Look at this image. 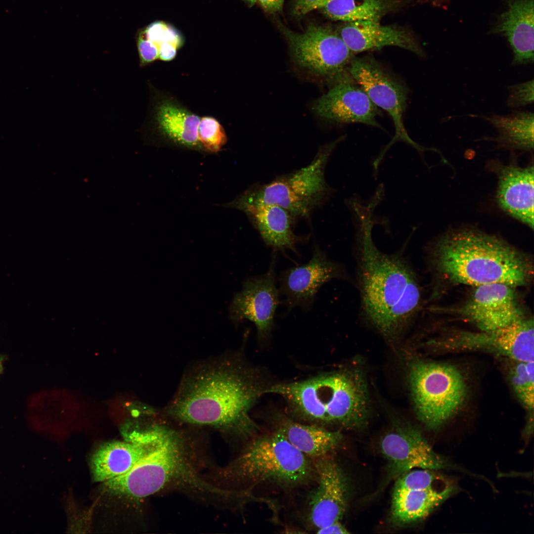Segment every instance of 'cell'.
Segmentation results:
<instances>
[{"instance_id":"6da1fadb","label":"cell","mask_w":534,"mask_h":534,"mask_svg":"<svg viewBox=\"0 0 534 534\" xmlns=\"http://www.w3.org/2000/svg\"><path fill=\"white\" fill-rule=\"evenodd\" d=\"M257 376L235 356L201 361L187 370L165 411L181 423L252 438L259 428L250 412L268 387Z\"/></svg>"},{"instance_id":"7a4b0ae2","label":"cell","mask_w":534,"mask_h":534,"mask_svg":"<svg viewBox=\"0 0 534 534\" xmlns=\"http://www.w3.org/2000/svg\"><path fill=\"white\" fill-rule=\"evenodd\" d=\"M372 226L357 227L359 278L364 316L387 337L399 334L414 318L421 295L416 277L399 254L379 250L371 236Z\"/></svg>"},{"instance_id":"3957f363","label":"cell","mask_w":534,"mask_h":534,"mask_svg":"<svg viewBox=\"0 0 534 534\" xmlns=\"http://www.w3.org/2000/svg\"><path fill=\"white\" fill-rule=\"evenodd\" d=\"M433 262L451 282L475 286L501 283L526 285L533 265L522 253L501 239L466 229L446 234L436 243Z\"/></svg>"},{"instance_id":"277c9868","label":"cell","mask_w":534,"mask_h":534,"mask_svg":"<svg viewBox=\"0 0 534 534\" xmlns=\"http://www.w3.org/2000/svg\"><path fill=\"white\" fill-rule=\"evenodd\" d=\"M266 393L282 397L291 410L305 419L348 429L363 427L370 412L367 381L363 372L356 368L272 385Z\"/></svg>"},{"instance_id":"5b68a950","label":"cell","mask_w":534,"mask_h":534,"mask_svg":"<svg viewBox=\"0 0 534 534\" xmlns=\"http://www.w3.org/2000/svg\"><path fill=\"white\" fill-rule=\"evenodd\" d=\"M170 428L157 445L125 474L103 482L106 490L139 500L168 487L223 500L232 491L203 479L185 443Z\"/></svg>"},{"instance_id":"8992f818","label":"cell","mask_w":534,"mask_h":534,"mask_svg":"<svg viewBox=\"0 0 534 534\" xmlns=\"http://www.w3.org/2000/svg\"><path fill=\"white\" fill-rule=\"evenodd\" d=\"M239 455L221 471L222 478L241 498L262 484L290 489L317 478L312 460L278 430L254 437Z\"/></svg>"},{"instance_id":"52a82bcc","label":"cell","mask_w":534,"mask_h":534,"mask_svg":"<svg viewBox=\"0 0 534 534\" xmlns=\"http://www.w3.org/2000/svg\"><path fill=\"white\" fill-rule=\"evenodd\" d=\"M345 138L342 136L321 146L306 166L269 182L251 187L231 206L241 210L249 206L276 205L287 210L295 219L308 217L333 193V188L325 180V170L334 150Z\"/></svg>"},{"instance_id":"ba28073f","label":"cell","mask_w":534,"mask_h":534,"mask_svg":"<svg viewBox=\"0 0 534 534\" xmlns=\"http://www.w3.org/2000/svg\"><path fill=\"white\" fill-rule=\"evenodd\" d=\"M407 378L416 415L431 430L446 423L467 398L465 377L453 364L414 359L408 363Z\"/></svg>"},{"instance_id":"9c48e42d","label":"cell","mask_w":534,"mask_h":534,"mask_svg":"<svg viewBox=\"0 0 534 534\" xmlns=\"http://www.w3.org/2000/svg\"><path fill=\"white\" fill-rule=\"evenodd\" d=\"M295 64L314 77L335 84L351 78L348 71L354 53L339 34L327 28L311 25L303 33L280 24Z\"/></svg>"},{"instance_id":"30bf717a","label":"cell","mask_w":534,"mask_h":534,"mask_svg":"<svg viewBox=\"0 0 534 534\" xmlns=\"http://www.w3.org/2000/svg\"><path fill=\"white\" fill-rule=\"evenodd\" d=\"M348 71L353 80L377 106L386 111L392 118L395 134L381 153L395 142L401 140L419 151L427 149L415 142L405 128L403 116L406 107V91L401 83L386 71L371 57L354 58Z\"/></svg>"},{"instance_id":"8fae6325","label":"cell","mask_w":534,"mask_h":534,"mask_svg":"<svg viewBox=\"0 0 534 534\" xmlns=\"http://www.w3.org/2000/svg\"><path fill=\"white\" fill-rule=\"evenodd\" d=\"M443 350H479L514 361L534 360L533 319L523 318L506 327L490 331L461 332L431 342Z\"/></svg>"},{"instance_id":"7c38bea8","label":"cell","mask_w":534,"mask_h":534,"mask_svg":"<svg viewBox=\"0 0 534 534\" xmlns=\"http://www.w3.org/2000/svg\"><path fill=\"white\" fill-rule=\"evenodd\" d=\"M170 429L162 423H156L136 433L129 441H113L102 444L91 458V472L94 481L103 483L129 472L157 445Z\"/></svg>"},{"instance_id":"4fadbf2b","label":"cell","mask_w":534,"mask_h":534,"mask_svg":"<svg viewBox=\"0 0 534 534\" xmlns=\"http://www.w3.org/2000/svg\"><path fill=\"white\" fill-rule=\"evenodd\" d=\"M273 255L268 271L251 277L243 283L229 307L230 319L235 323L249 320L255 325L258 338L268 337L271 331L274 316L279 304V291L276 285Z\"/></svg>"},{"instance_id":"5bb4252c","label":"cell","mask_w":534,"mask_h":534,"mask_svg":"<svg viewBox=\"0 0 534 534\" xmlns=\"http://www.w3.org/2000/svg\"><path fill=\"white\" fill-rule=\"evenodd\" d=\"M381 452L388 462L389 478L414 469L439 470L449 466L433 449L421 432L410 425L397 427L385 435L380 443Z\"/></svg>"},{"instance_id":"9a60e30c","label":"cell","mask_w":534,"mask_h":534,"mask_svg":"<svg viewBox=\"0 0 534 534\" xmlns=\"http://www.w3.org/2000/svg\"><path fill=\"white\" fill-rule=\"evenodd\" d=\"M514 288L501 283L477 286L456 313L482 331L509 326L524 318Z\"/></svg>"},{"instance_id":"2e32d148","label":"cell","mask_w":534,"mask_h":534,"mask_svg":"<svg viewBox=\"0 0 534 534\" xmlns=\"http://www.w3.org/2000/svg\"><path fill=\"white\" fill-rule=\"evenodd\" d=\"M312 460L318 484L309 496V518L319 529L342 519L347 507L349 486L343 471L329 455Z\"/></svg>"},{"instance_id":"e0dca14e","label":"cell","mask_w":534,"mask_h":534,"mask_svg":"<svg viewBox=\"0 0 534 534\" xmlns=\"http://www.w3.org/2000/svg\"><path fill=\"white\" fill-rule=\"evenodd\" d=\"M344 273L340 265L316 246L308 263L282 273L279 293L284 296L288 310L297 306L308 310L321 286L332 279L344 277Z\"/></svg>"},{"instance_id":"ac0fdd59","label":"cell","mask_w":534,"mask_h":534,"mask_svg":"<svg viewBox=\"0 0 534 534\" xmlns=\"http://www.w3.org/2000/svg\"><path fill=\"white\" fill-rule=\"evenodd\" d=\"M352 78L333 84L315 100L313 111L321 118L338 123H361L380 128L376 117L377 107Z\"/></svg>"},{"instance_id":"d6986e66","label":"cell","mask_w":534,"mask_h":534,"mask_svg":"<svg viewBox=\"0 0 534 534\" xmlns=\"http://www.w3.org/2000/svg\"><path fill=\"white\" fill-rule=\"evenodd\" d=\"M496 200L506 214L534 228V167L502 166Z\"/></svg>"},{"instance_id":"ffe728a7","label":"cell","mask_w":534,"mask_h":534,"mask_svg":"<svg viewBox=\"0 0 534 534\" xmlns=\"http://www.w3.org/2000/svg\"><path fill=\"white\" fill-rule=\"evenodd\" d=\"M534 1L509 0L493 32L508 40L514 53L513 66L534 62Z\"/></svg>"},{"instance_id":"44dd1931","label":"cell","mask_w":534,"mask_h":534,"mask_svg":"<svg viewBox=\"0 0 534 534\" xmlns=\"http://www.w3.org/2000/svg\"><path fill=\"white\" fill-rule=\"evenodd\" d=\"M339 35L353 53L395 46L424 56L421 47L407 32L383 25L379 21L347 23L342 27Z\"/></svg>"},{"instance_id":"7402d4cb","label":"cell","mask_w":534,"mask_h":534,"mask_svg":"<svg viewBox=\"0 0 534 534\" xmlns=\"http://www.w3.org/2000/svg\"><path fill=\"white\" fill-rule=\"evenodd\" d=\"M241 210L248 216L266 245L276 251L290 249L296 253L301 238L295 234V218L286 209L276 205L246 206Z\"/></svg>"},{"instance_id":"603a6c76","label":"cell","mask_w":534,"mask_h":534,"mask_svg":"<svg viewBox=\"0 0 534 534\" xmlns=\"http://www.w3.org/2000/svg\"><path fill=\"white\" fill-rule=\"evenodd\" d=\"M456 490L452 483L440 488L413 490L392 495L391 520L396 525L404 526L423 519Z\"/></svg>"},{"instance_id":"cb8c5ba5","label":"cell","mask_w":534,"mask_h":534,"mask_svg":"<svg viewBox=\"0 0 534 534\" xmlns=\"http://www.w3.org/2000/svg\"><path fill=\"white\" fill-rule=\"evenodd\" d=\"M277 430L292 445L312 460L328 455L343 439L339 431L303 424L288 418L281 420Z\"/></svg>"},{"instance_id":"d4e9b609","label":"cell","mask_w":534,"mask_h":534,"mask_svg":"<svg viewBox=\"0 0 534 534\" xmlns=\"http://www.w3.org/2000/svg\"><path fill=\"white\" fill-rule=\"evenodd\" d=\"M156 120L163 133L175 141L186 146H195L199 142L197 115L169 101L157 108Z\"/></svg>"},{"instance_id":"484cf974","label":"cell","mask_w":534,"mask_h":534,"mask_svg":"<svg viewBox=\"0 0 534 534\" xmlns=\"http://www.w3.org/2000/svg\"><path fill=\"white\" fill-rule=\"evenodd\" d=\"M480 117L491 124L498 131L496 138L508 146L524 150L534 147V114L516 112L507 115H492Z\"/></svg>"},{"instance_id":"4316f807","label":"cell","mask_w":534,"mask_h":534,"mask_svg":"<svg viewBox=\"0 0 534 534\" xmlns=\"http://www.w3.org/2000/svg\"><path fill=\"white\" fill-rule=\"evenodd\" d=\"M321 9L331 19L349 23L379 21L385 6L382 0H330Z\"/></svg>"},{"instance_id":"83f0119b","label":"cell","mask_w":534,"mask_h":534,"mask_svg":"<svg viewBox=\"0 0 534 534\" xmlns=\"http://www.w3.org/2000/svg\"><path fill=\"white\" fill-rule=\"evenodd\" d=\"M509 377L514 391L524 406L533 409L534 403V362L514 361Z\"/></svg>"},{"instance_id":"f1b7e54d","label":"cell","mask_w":534,"mask_h":534,"mask_svg":"<svg viewBox=\"0 0 534 534\" xmlns=\"http://www.w3.org/2000/svg\"><path fill=\"white\" fill-rule=\"evenodd\" d=\"M433 470L414 469L400 475L396 479L392 495L413 490L435 487V483L448 481Z\"/></svg>"},{"instance_id":"f546056e","label":"cell","mask_w":534,"mask_h":534,"mask_svg":"<svg viewBox=\"0 0 534 534\" xmlns=\"http://www.w3.org/2000/svg\"><path fill=\"white\" fill-rule=\"evenodd\" d=\"M139 31L159 49L163 45L171 44L178 49L184 44L181 33L173 25L163 21H155Z\"/></svg>"},{"instance_id":"4dcf8cb0","label":"cell","mask_w":534,"mask_h":534,"mask_svg":"<svg viewBox=\"0 0 534 534\" xmlns=\"http://www.w3.org/2000/svg\"><path fill=\"white\" fill-rule=\"evenodd\" d=\"M199 141L208 150L217 152L226 143L227 137L222 126L215 118L203 117L198 128Z\"/></svg>"},{"instance_id":"1f68e13d","label":"cell","mask_w":534,"mask_h":534,"mask_svg":"<svg viewBox=\"0 0 534 534\" xmlns=\"http://www.w3.org/2000/svg\"><path fill=\"white\" fill-rule=\"evenodd\" d=\"M507 107L517 108L532 103L534 101V80L509 86Z\"/></svg>"},{"instance_id":"d6a6232c","label":"cell","mask_w":534,"mask_h":534,"mask_svg":"<svg viewBox=\"0 0 534 534\" xmlns=\"http://www.w3.org/2000/svg\"><path fill=\"white\" fill-rule=\"evenodd\" d=\"M136 45L139 65L144 67L159 59L158 49L139 30L136 35Z\"/></svg>"},{"instance_id":"836d02e7","label":"cell","mask_w":534,"mask_h":534,"mask_svg":"<svg viewBox=\"0 0 534 534\" xmlns=\"http://www.w3.org/2000/svg\"><path fill=\"white\" fill-rule=\"evenodd\" d=\"M330 0H296L293 13L297 17H301L309 12L321 9Z\"/></svg>"},{"instance_id":"e575fe53","label":"cell","mask_w":534,"mask_h":534,"mask_svg":"<svg viewBox=\"0 0 534 534\" xmlns=\"http://www.w3.org/2000/svg\"><path fill=\"white\" fill-rule=\"evenodd\" d=\"M267 12L275 13L281 11L284 0H258Z\"/></svg>"},{"instance_id":"d590c367","label":"cell","mask_w":534,"mask_h":534,"mask_svg":"<svg viewBox=\"0 0 534 534\" xmlns=\"http://www.w3.org/2000/svg\"><path fill=\"white\" fill-rule=\"evenodd\" d=\"M317 534H348V530L340 521L334 522L326 527L317 529Z\"/></svg>"},{"instance_id":"8d00e7d4","label":"cell","mask_w":534,"mask_h":534,"mask_svg":"<svg viewBox=\"0 0 534 534\" xmlns=\"http://www.w3.org/2000/svg\"><path fill=\"white\" fill-rule=\"evenodd\" d=\"M359 200V198H358L357 197H354V198H352L351 199L348 200V201L347 202L348 203V205L349 206V205L350 203H351L352 202H353L354 201H356V200ZM370 202H371L370 203H372L375 204L376 206L377 204L378 203V202L376 200H375V199H374L373 198L370 200Z\"/></svg>"},{"instance_id":"74e56055","label":"cell","mask_w":534,"mask_h":534,"mask_svg":"<svg viewBox=\"0 0 534 534\" xmlns=\"http://www.w3.org/2000/svg\"><path fill=\"white\" fill-rule=\"evenodd\" d=\"M251 6L254 5L258 0H244Z\"/></svg>"},{"instance_id":"f35d334b","label":"cell","mask_w":534,"mask_h":534,"mask_svg":"<svg viewBox=\"0 0 534 534\" xmlns=\"http://www.w3.org/2000/svg\"><path fill=\"white\" fill-rule=\"evenodd\" d=\"M3 366L1 360L0 359V373L2 371Z\"/></svg>"}]
</instances>
